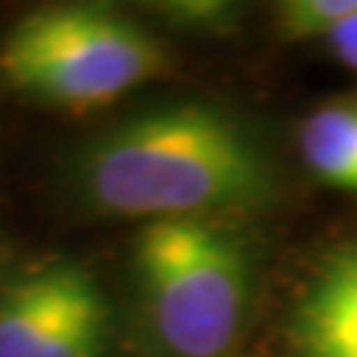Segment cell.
Wrapping results in <instances>:
<instances>
[{
    "label": "cell",
    "mask_w": 357,
    "mask_h": 357,
    "mask_svg": "<svg viewBox=\"0 0 357 357\" xmlns=\"http://www.w3.org/2000/svg\"><path fill=\"white\" fill-rule=\"evenodd\" d=\"M75 188L102 215L188 220L262 203L271 170L256 137L229 114L176 102L116 122L75 161Z\"/></svg>",
    "instance_id": "cell-1"
},
{
    "label": "cell",
    "mask_w": 357,
    "mask_h": 357,
    "mask_svg": "<svg viewBox=\"0 0 357 357\" xmlns=\"http://www.w3.org/2000/svg\"><path fill=\"white\" fill-rule=\"evenodd\" d=\"M134 280L152 337L170 357H229L248 325L253 265L215 220H152L134 238Z\"/></svg>",
    "instance_id": "cell-2"
},
{
    "label": "cell",
    "mask_w": 357,
    "mask_h": 357,
    "mask_svg": "<svg viewBox=\"0 0 357 357\" xmlns=\"http://www.w3.org/2000/svg\"><path fill=\"white\" fill-rule=\"evenodd\" d=\"M170 54L131 18L93 3L42 6L0 45V75L39 102L89 110L167 72Z\"/></svg>",
    "instance_id": "cell-3"
},
{
    "label": "cell",
    "mask_w": 357,
    "mask_h": 357,
    "mask_svg": "<svg viewBox=\"0 0 357 357\" xmlns=\"http://www.w3.org/2000/svg\"><path fill=\"white\" fill-rule=\"evenodd\" d=\"M110 304L86 265L39 262L0 286V357H105Z\"/></svg>",
    "instance_id": "cell-4"
},
{
    "label": "cell",
    "mask_w": 357,
    "mask_h": 357,
    "mask_svg": "<svg viewBox=\"0 0 357 357\" xmlns=\"http://www.w3.org/2000/svg\"><path fill=\"white\" fill-rule=\"evenodd\" d=\"M298 357H357V241L316 268L292 312Z\"/></svg>",
    "instance_id": "cell-5"
},
{
    "label": "cell",
    "mask_w": 357,
    "mask_h": 357,
    "mask_svg": "<svg viewBox=\"0 0 357 357\" xmlns=\"http://www.w3.org/2000/svg\"><path fill=\"white\" fill-rule=\"evenodd\" d=\"M301 155L325 185L357 191V98L328 102L301 122Z\"/></svg>",
    "instance_id": "cell-6"
},
{
    "label": "cell",
    "mask_w": 357,
    "mask_h": 357,
    "mask_svg": "<svg viewBox=\"0 0 357 357\" xmlns=\"http://www.w3.org/2000/svg\"><path fill=\"white\" fill-rule=\"evenodd\" d=\"M357 13V0H292L277 9V27L289 39H325Z\"/></svg>",
    "instance_id": "cell-7"
},
{
    "label": "cell",
    "mask_w": 357,
    "mask_h": 357,
    "mask_svg": "<svg viewBox=\"0 0 357 357\" xmlns=\"http://www.w3.org/2000/svg\"><path fill=\"white\" fill-rule=\"evenodd\" d=\"M325 42L331 45V51L337 54L340 63H345L349 69H357V13H351L342 24L333 27Z\"/></svg>",
    "instance_id": "cell-8"
}]
</instances>
